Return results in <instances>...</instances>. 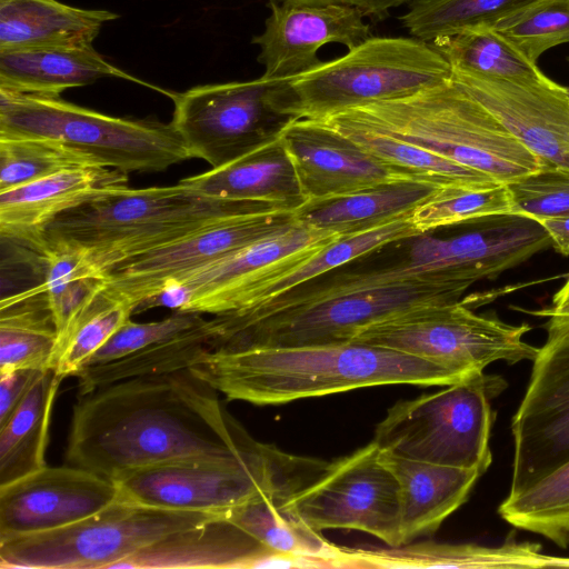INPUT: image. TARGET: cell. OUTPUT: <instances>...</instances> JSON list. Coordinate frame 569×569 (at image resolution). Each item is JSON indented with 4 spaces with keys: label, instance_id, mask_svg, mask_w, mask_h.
<instances>
[{
    "label": "cell",
    "instance_id": "5b68a950",
    "mask_svg": "<svg viewBox=\"0 0 569 569\" xmlns=\"http://www.w3.org/2000/svg\"><path fill=\"white\" fill-rule=\"evenodd\" d=\"M327 462L257 441L238 455L140 468L114 480L123 498L144 506L224 515L258 496L287 500Z\"/></svg>",
    "mask_w": 569,
    "mask_h": 569
},
{
    "label": "cell",
    "instance_id": "7c38bea8",
    "mask_svg": "<svg viewBox=\"0 0 569 569\" xmlns=\"http://www.w3.org/2000/svg\"><path fill=\"white\" fill-rule=\"evenodd\" d=\"M279 80L203 84L171 96V124L191 158L222 167L277 140L296 120L276 102Z\"/></svg>",
    "mask_w": 569,
    "mask_h": 569
},
{
    "label": "cell",
    "instance_id": "d6986e66",
    "mask_svg": "<svg viewBox=\"0 0 569 569\" xmlns=\"http://www.w3.org/2000/svg\"><path fill=\"white\" fill-rule=\"evenodd\" d=\"M493 118L546 166L569 170V92L550 78L533 81L452 72Z\"/></svg>",
    "mask_w": 569,
    "mask_h": 569
},
{
    "label": "cell",
    "instance_id": "e0dca14e",
    "mask_svg": "<svg viewBox=\"0 0 569 569\" xmlns=\"http://www.w3.org/2000/svg\"><path fill=\"white\" fill-rule=\"evenodd\" d=\"M119 497L114 481L74 467H48L0 486V541L82 520Z\"/></svg>",
    "mask_w": 569,
    "mask_h": 569
},
{
    "label": "cell",
    "instance_id": "74e56055",
    "mask_svg": "<svg viewBox=\"0 0 569 569\" xmlns=\"http://www.w3.org/2000/svg\"><path fill=\"white\" fill-rule=\"evenodd\" d=\"M41 259L44 263L41 286L56 323L59 343L80 311L106 286V276L77 249H51Z\"/></svg>",
    "mask_w": 569,
    "mask_h": 569
},
{
    "label": "cell",
    "instance_id": "ba28073f",
    "mask_svg": "<svg viewBox=\"0 0 569 569\" xmlns=\"http://www.w3.org/2000/svg\"><path fill=\"white\" fill-rule=\"evenodd\" d=\"M506 386L500 377L482 372L400 400L377 425L372 440L383 452L482 475L492 461L489 440L495 412L490 401Z\"/></svg>",
    "mask_w": 569,
    "mask_h": 569
},
{
    "label": "cell",
    "instance_id": "8992f818",
    "mask_svg": "<svg viewBox=\"0 0 569 569\" xmlns=\"http://www.w3.org/2000/svg\"><path fill=\"white\" fill-rule=\"evenodd\" d=\"M447 60L417 38L371 37L345 56L279 80L278 107L296 119H321L348 108L392 99L451 76Z\"/></svg>",
    "mask_w": 569,
    "mask_h": 569
},
{
    "label": "cell",
    "instance_id": "9a60e30c",
    "mask_svg": "<svg viewBox=\"0 0 569 569\" xmlns=\"http://www.w3.org/2000/svg\"><path fill=\"white\" fill-rule=\"evenodd\" d=\"M526 393L511 420L509 493L527 488L569 460V327L545 326Z\"/></svg>",
    "mask_w": 569,
    "mask_h": 569
},
{
    "label": "cell",
    "instance_id": "5bb4252c",
    "mask_svg": "<svg viewBox=\"0 0 569 569\" xmlns=\"http://www.w3.org/2000/svg\"><path fill=\"white\" fill-rule=\"evenodd\" d=\"M283 505L317 531L352 529L391 547L402 545L399 483L373 440L327 463Z\"/></svg>",
    "mask_w": 569,
    "mask_h": 569
},
{
    "label": "cell",
    "instance_id": "60d3db41",
    "mask_svg": "<svg viewBox=\"0 0 569 569\" xmlns=\"http://www.w3.org/2000/svg\"><path fill=\"white\" fill-rule=\"evenodd\" d=\"M530 61L569 42V0H536L490 27Z\"/></svg>",
    "mask_w": 569,
    "mask_h": 569
},
{
    "label": "cell",
    "instance_id": "7dc6e473",
    "mask_svg": "<svg viewBox=\"0 0 569 569\" xmlns=\"http://www.w3.org/2000/svg\"><path fill=\"white\" fill-rule=\"evenodd\" d=\"M533 315L546 317L547 326L569 327V306L549 307L541 310L532 311Z\"/></svg>",
    "mask_w": 569,
    "mask_h": 569
},
{
    "label": "cell",
    "instance_id": "8d00e7d4",
    "mask_svg": "<svg viewBox=\"0 0 569 569\" xmlns=\"http://www.w3.org/2000/svg\"><path fill=\"white\" fill-rule=\"evenodd\" d=\"M536 0H411L399 17L413 38L430 42L457 32L487 28Z\"/></svg>",
    "mask_w": 569,
    "mask_h": 569
},
{
    "label": "cell",
    "instance_id": "7a4b0ae2",
    "mask_svg": "<svg viewBox=\"0 0 569 569\" xmlns=\"http://www.w3.org/2000/svg\"><path fill=\"white\" fill-rule=\"evenodd\" d=\"M190 369L228 399L259 406L372 386L445 387L467 379L415 356L351 341L211 351Z\"/></svg>",
    "mask_w": 569,
    "mask_h": 569
},
{
    "label": "cell",
    "instance_id": "681fc988",
    "mask_svg": "<svg viewBox=\"0 0 569 569\" xmlns=\"http://www.w3.org/2000/svg\"><path fill=\"white\" fill-rule=\"evenodd\" d=\"M4 1H7V0H0V2H4Z\"/></svg>",
    "mask_w": 569,
    "mask_h": 569
},
{
    "label": "cell",
    "instance_id": "1f68e13d",
    "mask_svg": "<svg viewBox=\"0 0 569 569\" xmlns=\"http://www.w3.org/2000/svg\"><path fill=\"white\" fill-rule=\"evenodd\" d=\"M58 332L41 283L2 299L0 372L54 369Z\"/></svg>",
    "mask_w": 569,
    "mask_h": 569
},
{
    "label": "cell",
    "instance_id": "52a82bcc",
    "mask_svg": "<svg viewBox=\"0 0 569 569\" xmlns=\"http://www.w3.org/2000/svg\"><path fill=\"white\" fill-rule=\"evenodd\" d=\"M14 137L57 139L126 173L161 172L191 158L171 122L118 118L60 96L0 89V138Z\"/></svg>",
    "mask_w": 569,
    "mask_h": 569
},
{
    "label": "cell",
    "instance_id": "b9f144b4",
    "mask_svg": "<svg viewBox=\"0 0 569 569\" xmlns=\"http://www.w3.org/2000/svg\"><path fill=\"white\" fill-rule=\"evenodd\" d=\"M518 217L536 220L569 216V170L546 166L507 184Z\"/></svg>",
    "mask_w": 569,
    "mask_h": 569
},
{
    "label": "cell",
    "instance_id": "cb8c5ba5",
    "mask_svg": "<svg viewBox=\"0 0 569 569\" xmlns=\"http://www.w3.org/2000/svg\"><path fill=\"white\" fill-rule=\"evenodd\" d=\"M381 458L399 483L402 545L435 533L466 502L481 476L477 470L411 460L383 451Z\"/></svg>",
    "mask_w": 569,
    "mask_h": 569
},
{
    "label": "cell",
    "instance_id": "4fadbf2b",
    "mask_svg": "<svg viewBox=\"0 0 569 569\" xmlns=\"http://www.w3.org/2000/svg\"><path fill=\"white\" fill-rule=\"evenodd\" d=\"M340 238L296 220L227 257L169 284L140 311L167 307L213 316L241 310L269 280Z\"/></svg>",
    "mask_w": 569,
    "mask_h": 569
},
{
    "label": "cell",
    "instance_id": "d6a6232c",
    "mask_svg": "<svg viewBox=\"0 0 569 569\" xmlns=\"http://www.w3.org/2000/svg\"><path fill=\"white\" fill-rule=\"evenodd\" d=\"M208 320L169 339L116 360L83 366L74 377L79 395L134 377L171 373L192 368L211 352Z\"/></svg>",
    "mask_w": 569,
    "mask_h": 569
},
{
    "label": "cell",
    "instance_id": "2e32d148",
    "mask_svg": "<svg viewBox=\"0 0 569 569\" xmlns=\"http://www.w3.org/2000/svg\"><path fill=\"white\" fill-rule=\"evenodd\" d=\"M296 210H273L226 218L161 248L127 260L109 271L107 288L136 310L169 284L228 254L279 231Z\"/></svg>",
    "mask_w": 569,
    "mask_h": 569
},
{
    "label": "cell",
    "instance_id": "6da1fadb",
    "mask_svg": "<svg viewBox=\"0 0 569 569\" xmlns=\"http://www.w3.org/2000/svg\"><path fill=\"white\" fill-rule=\"evenodd\" d=\"M256 442L188 368L78 396L66 462L114 481L149 466L238 455Z\"/></svg>",
    "mask_w": 569,
    "mask_h": 569
},
{
    "label": "cell",
    "instance_id": "4316f807",
    "mask_svg": "<svg viewBox=\"0 0 569 569\" xmlns=\"http://www.w3.org/2000/svg\"><path fill=\"white\" fill-rule=\"evenodd\" d=\"M439 188L419 180L396 181L345 196L310 200L295 213L303 224L345 237L410 214Z\"/></svg>",
    "mask_w": 569,
    "mask_h": 569
},
{
    "label": "cell",
    "instance_id": "e575fe53",
    "mask_svg": "<svg viewBox=\"0 0 569 569\" xmlns=\"http://www.w3.org/2000/svg\"><path fill=\"white\" fill-rule=\"evenodd\" d=\"M499 515L513 527L569 546V460L499 506Z\"/></svg>",
    "mask_w": 569,
    "mask_h": 569
},
{
    "label": "cell",
    "instance_id": "ee69618b",
    "mask_svg": "<svg viewBox=\"0 0 569 569\" xmlns=\"http://www.w3.org/2000/svg\"><path fill=\"white\" fill-rule=\"evenodd\" d=\"M39 371L42 370L16 369L0 372V425L22 400Z\"/></svg>",
    "mask_w": 569,
    "mask_h": 569
},
{
    "label": "cell",
    "instance_id": "484cf974",
    "mask_svg": "<svg viewBox=\"0 0 569 569\" xmlns=\"http://www.w3.org/2000/svg\"><path fill=\"white\" fill-rule=\"evenodd\" d=\"M107 77L137 81L103 59L92 44L0 50L1 90L60 96Z\"/></svg>",
    "mask_w": 569,
    "mask_h": 569
},
{
    "label": "cell",
    "instance_id": "4dcf8cb0",
    "mask_svg": "<svg viewBox=\"0 0 569 569\" xmlns=\"http://www.w3.org/2000/svg\"><path fill=\"white\" fill-rule=\"evenodd\" d=\"M284 501L258 496L231 508L223 517L272 551L325 559L333 568H352L349 548L327 540L288 510Z\"/></svg>",
    "mask_w": 569,
    "mask_h": 569
},
{
    "label": "cell",
    "instance_id": "ffe728a7",
    "mask_svg": "<svg viewBox=\"0 0 569 569\" xmlns=\"http://www.w3.org/2000/svg\"><path fill=\"white\" fill-rule=\"evenodd\" d=\"M281 139L307 201L416 180L318 120H293L283 130Z\"/></svg>",
    "mask_w": 569,
    "mask_h": 569
},
{
    "label": "cell",
    "instance_id": "c3c4849f",
    "mask_svg": "<svg viewBox=\"0 0 569 569\" xmlns=\"http://www.w3.org/2000/svg\"><path fill=\"white\" fill-rule=\"evenodd\" d=\"M569 306V274L563 286L555 293L552 299V307Z\"/></svg>",
    "mask_w": 569,
    "mask_h": 569
},
{
    "label": "cell",
    "instance_id": "836d02e7",
    "mask_svg": "<svg viewBox=\"0 0 569 569\" xmlns=\"http://www.w3.org/2000/svg\"><path fill=\"white\" fill-rule=\"evenodd\" d=\"M452 72L483 78L533 81L547 76L507 38L491 28L463 30L430 41Z\"/></svg>",
    "mask_w": 569,
    "mask_h": 569
},
{
    "label": "cell",
    "instance_id": "f6af8a7d",
    "mask_svg": "<svg viewBox=\"0 0 569 569\" xmlns=\"http://www.w3.org/2000/svg\"><path fill=\"white\" fill-rule=\"evenodd\" d=\"M284 2L299 4H346L356 7L363 12L365 16L375 20L387 18L390 10L409 3L411 0H280Z\"/></svg>",
    "mask_w": 569,
    "mask_h": 569
},
{
    "label": "cell",
    "instance_id": "d590c367",
    "mask_svg": "<svg viewBox=\"0 0 569 569\" xmlns=\"http://www.w3.org/2000/svg\"><path fill=\"white\" fill-rule=\"evenodd\" d=\"M133 313L134 307L106 284L80 311L58 343L56 375L61 380L76 376Z\"/></svg>",
    "mask_w": 569,
    "mask_h": 569
},
{
    "label": "cell",
    "instance_id": "30bf717a",
    "mask_svg": "<svg viewBox=\"0 0 569 569\" xmlns=\"http://www.w3.org/2000/svg\"><path fill=\"white\" fill-rule=\"evenodd\" d=\"M222 515L156 508L120 496L100 511L54 530L0 541L2 569H96Z\"/></svg>",
    "mask_w": 569,
    "mask_h": 569
},
{
    "label": "cell",
    "instance_id": "f546056e",
    "mask_svg": "<svg viewBox=\"0 0 569 569\" xmlns=\"http://www.w3.org/2000/svg\"><path fill=\"white\" fill-rule=\"evenodd\" d=\"M313 120L341 133L361 149L416 180L439 187L470 189H486L501 184L481 171L459 164L393 136L335 116Z\"/></svg>",
    "mask_w": 569,
    "mask_h": 569
},
{
    "label": "cell",
    "instance_id": "9c48e42d",
    "mask_svg": "<svg viewBox=\"0 0 569 569\" xmlns=\"http://www.w3.org/2000/svg\"><path fill=\"white\" fill-rule=\"evenodd\" d=\"M463 289L440 282H408L355 291L281 309L254 320H208L211 351L349 342L366 327L392 316L458 301Z\"/></svg>",
    "mask_w": 569,
    "mask_h": 569
},
{
    "label": "cell",
    "instance_id": "ac0fdd59",
    "mask_svg": "<svg viewBox=\"0 0 569 569\" xmlns=\"http://www.w3.org/2000/svg\"><path fill=\"white\" fill-rule=\"evenodd\" d=\"M262 33L251 40L260 48L263 77L283 80L302 74L322 61L319 49L337 42L352 50L372 37L363 12L346 4H299L269 1Z\"/></svg>",
    "mask_w": 569,
    "mask_h": 569
},
{
    "label": "cell",
    "instance_id": "f1b7e54d",
    "mask_svg": "<svg viewBox=\"0 0 569 569\" xmlns=\"http://www.w3.org/2000/svg\"><path fill=\"white\" fill-rule=\"evenodd\" d=\"M61 382L53 369L39 371L22 400L0 425V486L47 466L49 426Z\"/></svg>",
    "mask_w": 569,
    "mask_h": 569
},
{
    "label": "cell",
    "instance_id": "3957f363",
    "mask_svg": "<svg viewBox=\"0 0 569 569\" xmlns=\"http://www.w3.org/2000/svg\"><path fill=\"white\" fill-rule=\"evenodd\" d=\"M273 210L287 209L210 197L179 182L170 187H128L59 216L46 230L40 257L51 249H77L107 278L120 263L210 223Z\"/></svg>",
    "mask_w": 569,
    "mask_h": 569
},
{
    "label": "cell",
    "instance_id": "44dd1931",
    "mask_svg": "<svg viewBox=\"0 0 569 569\" xmlns=\"http://www.w3.org/2000/svg\"><path fill=\"white\" fill-rule=\"evenodd\" d=\"M128 173L110 167H86L0 193V234L39 258L46 230L62 213L128 188Z\"/></svg>",
    "mask_w": 569,
    "mask_h": 569
},
{
    "label": "cell",
    "instance_id": "277c9868",
    "mask_svg": "<svg viewBox=\"0 0 569 569\" xmlns=\"http://www.w3.org/2000/svg\"><path fill=\"white\" fill-rule=\"evenodd\" d=\"M383 132L508 184L546 167L451 76L417 92L330 114ZM326 118V117H325Z\"/></svg>",
    "mask_w": 569,
    "mask_h": 569
},
{
    "label": "cell",
    "instance_id": "f35d334b",
    "mask_svg": "<svg viewBox=\"0 0 569 569\" xmlns=\"http://www.w3.org/2000/svg\"><path fill=\"white\" fill-rule=\"evenodd\" d=\"M104 167L92 156L43 137L0 138V193L62 171Z\"/></svg>",
    "mask_w": 569,
    "mask_h": 569
},
{
    "label": "cell",
    "instance_id": "603a6c76",
    "mask_svg": "<svg viewBox=\"0 0 569 569\" xmlns=\"http://www.w3.org/2000/svg\"><path fill=\"white\" fill-rule=\"evenodd\" d=\"M270 549L223 516L171 533L116 563L112 569L239 568Z\"/></svg>",
    "mask_w": 569,
    "mask_h": 569
},
{
    "label": "cell",
    "instance_id": "8fae6325",
    "mask_svg": "<svg viewBox=\"0 0 569 569\" xmlns=\"http://www.w3.org/2000/svg\"><path fill=\"white\" fill-rule=\"evenodd\" d=\"M530 330L528 323L510 325L477 315L463 300H458L416 308L375 322L351 342L415 356L470 378L496 361H532L539 348L523 340Z\"/></svg>",
    "mask_w": 569,
    "mask_h": 569
},
{
    "label": "cell",
    "instance_id": "bcb514c9",
    "mask_svg": "<svg viewBox=\"0 0 569 569\" xmlns=\"http://www.w3.org/2000/svg\"><path fill=\"white\" fill-rule=\"evenodd\" d=\"M547 232L552 247L561 254L569 256V216L545 217L535 220Z\"/></svg>",
    "mask_w": 569,
    "mask_h": 569
},
{
    "label": "cell",
    "instance_id": "d4e9b609",
    "mask_svg": "<svg viewBox=\"0 0 569 569\" xmlns=\"http://www.w3.org/2000/svg\"><path fill=\"white\" fill-rule=\"evenodd\" d=\"M350 549V548H349ZM353 568L533 569L561 567L531 542L506 541L498 547L475 543H405L388 548L350 549Z\"/></svg>",
    "mask_w": 569,
    "mask_h": 569
},
{
    "label": "cell",
    "instance_id": "83f0119b",
    "mask_svg": "<svg viewBox=\"0 0 569 569\" xmlns=\"http://www.w3.org/2000/svg\"><path fill=\"white\" fill-rule=\"evenodd\" d=\"M117 18L108 10L57 0H7L0 2V50L89 46L102 26Z\"/></svg>",
    "mask_w": 569,
    "mask_h": 569
},
{
    "label": "cell",
    "instance_id": "7bdbcfd3",
    "mask_svg": "<svg viewBox=\"0 0 569 569\" xmlns=\"http://www.w3.org/2000/svg\"><path fill=\"white\" fill-rule=\"evenodd\" d=\"M206 321L207 319L200 313L179 310L159 321L134 322L130 319L113 333L84 366L116 360L201 326Z\"/></svg>",
    "mask_w": 569,
    "mask_h": 569
},
{
    "label": "cell",
    "instance_id": "ab89813d",
    "mask_svg": "<svg viewBox=\"0 0 569 569\" xmlns=\"http://www.w3.org/2000/svg\"><path fill=\"white\" fill-rule=\"evenodd\" d=\"M515 214L507 184L486 189L441 187L410 212L409 220L423 234L439 228Z\"/></svg>",
    "mask_w": 569,
    "mask_h": 569
},
{
    "label": "cell",
    "instance_id": "7402d4cb",
    "mask_svg": "<svg viewBox=\"0 0 569 569\" xmlns=\"http://www.w3.org/2000/svg\"><path fill=\"white\" fill-rule=\"evenodd\" d=\"M183 187L233 201L297 210L307 202L281 136L222 167L183 178Z\"/></svg>",
    "mask_w": 569,
    "mask_h": 569
}]
</instances>
